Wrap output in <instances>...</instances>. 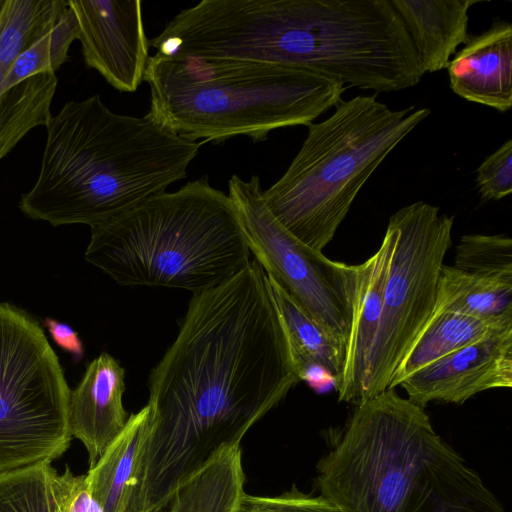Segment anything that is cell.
I'll return each mask as SVG.
<instances>
[{
  "instance_id": "7c38bea8",
  "label": "cell",
  "mask_w": 512,
  "mask_h": 512,
  "mask_svg": "<svg viewBox=\"0 0 512 512\" xmlns=\"http://www.w3.org/2000/svg\"><path fill=\"white\" fill-rule=\"evenodd\" d=\"M408 400L462 404L485 390L512 387V327L458 349L406 377Z\"/></svg>"
},
{
  "instance_id": "cb8c5ba5",
  "label": "cell",
  "mask_w": 512,
  "mask_h": 512,
  "mask_svg": "<svg viewBox=\"0 0 512 512\" xmlns=\"http://www.w3.org/2000/svg\"><path fill=\"white\" fill-rule=\"evenodd\" d=\"M239 512H343L329 498L304 493L296 485L277 496L245 494Z\"/></svg>"
},
{
  "instance_id": "603a6c76",
  "label": "cell",
  "mask_w": 512,
  "mask_h": 512,
  "mask_svg": "<svg viewBox=\"0 0 512 512\" xmlns=\"http://www.w3.org/2000/svg\"><path fill=\"white\" fill-rule=\"evenodd\" d=\"M455 252L454 267L463 272L512 280V240L506 235L466 234Z\"/></svg>"
},
{
  "instance_id": "e0dca14e",
  "label": "cell",
  "mask_w": 512,
  "mask_h": 512,
  "mask_svg": "<svg viewBox=\"0 0 512 512\" xmlns=\"http://www.w3.org/2000/svg\"><path fill=\"white\" fill-rule=\"evenodd\" d=\"M267 281L300 381L322 371L338 392L344 379L346 351L271 276L267 275Z\"/></svg>"
},
{
  "instance_id": "7a4b0ae2",
  "label": "cell",
  "mask_w": 512,
  "mask_h": 512,
  "mask_svg": "<svg viewBox=\"0 0 512 512\" xmlns=\"http://www.w3.org/2000/svg\"><path fill=\"white\" fill-rule=\"evenodd\" d=\"M46 131L37 180L19 208L53 226L92 227L165 192L186 177L203 144L147 114L115 113L99 95L65 103Z\"/></svg>"
},
{
  "instance_id": "277c9868",
  "label": "cell",
  "mask_w": 512,
  "mask_h": 512,
  "mask_svg": "<svg viewBox=\"0 0 512 512\" xmlns=\"http://www.w3.org/2000/svg\"><path fill=\"white\" fill-rule=\"evenodd\" d=\"M85 259L122 286L196 294L243 271L251 252L230 197L203 176L92 226Z\"/></svg>"
},
{
  "instance_id": "3957f363",
  "label": "cell",
  "mask_w": 512,
  "mask_h": 512,
  "mask_svg": "<svg viewBox=\"0 0 512 512\" xmlns=\"http://www.w3.org/2000/svg\"><path fill=\"white\" fill-rule=\"evenodd\" d=\"M331 440L313 486L343 512H504L424 409L395 389L356 405Z\"/></svg>"
},
{
  "instance_id": "5b68a950",
  "label": "cell",
  "mask_w": 512,
  "mask_h": 512,
  "mask_svg": "<svg viewBox=\"0 0 512 512\" xmlns=\"http://www.w3.org/2000/svg\"><path fill=\"white\" fill-rule=\"evenodd\" d=\"M147 115L191 141L235 136L261 141L279 128L313 123L346 87L296 67L195 57L150 56Z\"/></svg>"
},
{
  "instance_id": "ba28073f",
  "label": "cell",
  "mask_w": 512,
  "mask_h": 512,
  "mask_svg": "<svg viewBox=\"0 0 512 512\" xmlns=\"http://www.w3.org/2000/svg\"><path fill=\"white\" fill-rule=\"evenodd\" d=\"M228 188L255 260L347 354L372 256L347 265L300 242L266 206L259 176L233 175Z\"/></svg>"
},
{
  "instance_id": "8fae6325",
  "label": "cell",
  "mask_w": 512,
  "mask_h": 512,
  "mask_svg": "<svg viewBox=\"0 0 512 512\" xmlns=\"http://www.w3.org/2000/svg\"><path fill=\"white\" fill-rule=\"evenodd\" d=\"M86 65L112 87L134 92L149 61L141 0H69Z\"/></svg>"
},
{
  "instance_id": "4fadbf2b",
  "label": "cell",
  "mask_w": 512,
  "mask_h": 512,
  "mask_svg": "<svg viewBox=\"0 0 512 512\" xmlns=\"http://www.w3.org/2000/svg\"><path fill=\"white\" fill-rule=\"evenodd\" d=\"M125 370L108 353H101L86 367L71 390L69 429L85 446L90 467L123 431L128 413L123 405Z\"/></svg>"
},
{
  "instance_id": "6da1fadb",
  "label": "cell",
  "mask_w": 512,
  "mask_h": 512,
  "mask_svg": "<svg viewBox=\"0 0 512 512\" xmlns=\"http://www.w3.org/2000/svg\"><path fill=\"white\" fill-rule=\"evenodd\" d=\"M300 381L267 275L254 259L193 294L177 337L148 379L150 421L132 512H162L189 479Z\"/></svg>"
},
{
  "instance_id": "83f0119b",
  "label": "cell",
  "mask_w": 512,
  "mask_h": 512,
  "mask_svg": "<svg viewBox=\"0 0 512 512\" xmlns=\"http://www.w3.org/2000/svg\"><path fill=\"white\" fill-rule=\"evenodd\" d=\"M1 4H2V0H0V7H1Z\"/></svg>"
},
{
  "instance_id": "2e32d148",
  "label": "cell",
  "mask_w": 512,
  "mask_h": 512,
  "mask_svg": "<svg viewBox=\"0 0 512 512\" xmlns=\"http://www.w3.org/2000/svg\"><path fill=\"white\" fill-rule=\"evenodd\" d=\"M393 242V230L387 226L381 246L372 256L371 271L354 321L343 384L338 391L340 402L355 405L363 402L370 355L382 312L383 291Z\"/></svg>"
},
{
  "instance_id": "9a60e30c",
  "label": "cell",
  "mask_w": 512,
  "mask_h": 512,
  "mask_svg": "<svg viewBox=\"0 0 512 512\" xmlns=\"http://www.w3.org/2000/svg\"><path fill=\"white\" fill-rule=\"evenodd\" d=\"M414 46L424 73L447 68L469 37V9L481 0H390Z\"/></svg>"
},
{
  "instance_id": "7402d4cb",
  "label": "cell",
  "mask_w": 512,
  "mask_h": 512,
  "mask_svg": "<svg viewBox=\"0 0 512 512\" xmlns=\"http://www.w3.org/2000/svg\"><path fill=\"white\" fill-rule=\"evenodd\" d=\"M58 474L50 462L0 473V512H62Z\"/></svg>"
},
{
  "instance_id": "30bf717a",
  "label": "cell",
  "mask_w": 512,
  "mask_h": 512,
  "mask_svg": "<svg viewBox=\"0 0 512 512\" xmlns=\"http://www.w3.org/2000/svg\"><path fill=\"white\" fill-rule=\"evenodd\" d=\"M68 1L2 0L0 7V161L26 136L47 125L58 80L77 40Z\"/></svg>"
},
{
  "instance_id": "ac0fdd59",
  "label": "cell",
  "mask_w": 512,
  "mask_h": 512,
  "mask_svg": "<svg viewBox=\"0 0 512 512\" xmlns=\"http://www.w3.org/2000/svg\"><path fill=\"white\" fill-rule=\"evenodd\" d=\"M149 421L147 405L129 415L123 431L85 474L91 494L103 512H129L137 459Z\"/></svg>"
},
{
  "instance_id": "8992f818",
  "label": "cell",
  "mask_w": 512,
  "mask_h": 512,
  "mask_svg": "<svg viewBox=\"0 0 512 512\" xmlns=\"http://www.w3.org/2000/svg\"><path fill=\"white\" fill-rule=\"evenodd\" d=\"M430 113L394 110L375 96L341 101L330 117L307 126L286 172L263 190L266 206L296 239L322 252L366 181Z\"/></svg>"
},
{
  "instance_id": "44dd1931",
  "label": "cell",
  "mask_w": 512,
  "mask_h": 512,
  "mask_svg": "<svg viewBox=\"0 0 512 512\" xmlns=\"http://www.w3.org/2000/svg\"><path fill=\"white\" fill-rule=\"evenodd\" d=\"M434 310L482 319H512V280L474 275L443 264Z\"/></svg>"
},
{
  "instance_id": "ffe728a7",
  "label": "cell",
  "mask_w": 512,
  "mask_h": 512,
  "mask_svg": "<svg viewBox=\"0 0 512 512\" xmlns=\"http://www.w3.org/2000/svg\"><path fill=\"white\" fill-rule=\"evenodd\" d=\"M245 474L240 446L228 449L189 479L162 512H239Z\"/></svg>"
},
{
  "instance_id": "484cf974",
  "label": "cell",
  "mask_w": 512,
  "mask_h": 512,
  "mask_svg": "<svg viewBox=\"0 0 512 512\" xmlns=\"http://www.w3.org/2000/svg\"><path fill=\"white\" fill-rule=\"evenodd\" d=\"M58 488L62 512H103L91 494L85 475H74L68 465L58 474Z\"/></svg>"
},
{
  "instance_id": "52a82bcc",
  "label": "cell",
  "mask_w": 512,
  "mask_h": 512,
  "mask_svg": "<svg viewBox=\"0 0 512 512\" xmlns=\"http://www.w3.org/2000/svg\"><path fill=\"white\" fill-rule=\"evenodd\" d=\"M70 393L38 321L0 302V473L51 463L66 452Z\"/></svg>"
},
{
  "instance_id": "4316f807",
  "label": "cell",
  "mask_w": 512,
  "mask_h": 512,
  "mask_svg": "<svg viewBox=\"0 0 512 512\" xmlns=\"http://www.w3.org/2000/svg\"><path fill=\"white\" fill-rule=\"evenodd\" d=\"M43 325L48 329L52 340L63 350L72 354L75 361L84 356V346L78 333L68 324L52 318H45Z\"/></svg>"
},
{
  "instance_id": "5bb4252c",
  "label": "cell",
  "mask_w": 512,
  "mask_h": 512,
  "mask_svg": "<svg viewBox=\"0 0 512 512\" xmlns=\"http://www.w3.org/2000/svg\"><path fill=\"white\" fill-rule=\"evenodd\" d=\"M452 91L459 97L507 112L512 106V25L494 20L489 29L469 35L449 61Z\"/></svg>"
},
{
  "instance_id": "9c48e42d",
  "label": "cell",
  "mask_w": 512,
  "mask_h": 512,
  "mask_svg": "<svg viewBox=\"0 0 512 512\" xmlns=\"http://www.w3.org/2000/svg\"><path fill=\"white\" fill-rule=\"evenodd\" d=\"M454 217L424 201L392 214L394 233L382 312L369 360L363 401L387 390L391 377L430 318Z\"/></svg>"
},
{
  "instance_id": "d6986e66",
  "label": "cell",
  "mask_w": 512,
  "mask_h": 512,
  "mask_svg": "<svg viewBox=\"0 0 512 512\" xmlns=\"http://www.w3.org/2000/svg\"><path fill=\"white\" fill-rule=\"evenodd\" d=\"M510 327L512 319H482L447 310H433L395 369L388 389H395L422 367Z\"/></svg>"
},
{
  "instance_id": "d4e9b609",
  "label": "cell",
  "mask_w": 512,
  "mask_h": 512,
  "mask_svg": "<svg viewBox=\"0 0 512 512\" xmlns=\"http://www.w3.org/2000/svg\"><path fill=\"white\" fill-rule=\"evenodd\" d=\"M476 185L482 199L497 201L512 192V140L487 156L476 170Z\"/></svg>"
}]
</instances>
